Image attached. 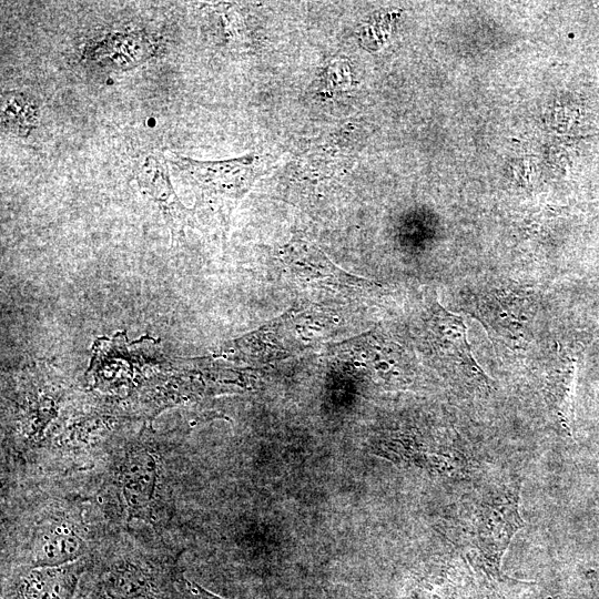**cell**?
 <instances>
[{
	"label": "cell",
	"mask_w": 599,
	"mask_h": 599,
	"mask_svg": "<svg viewBox=\"0 0 599 599\" xmlns=\"http://www.w3.org/2000/svg\"><path fill=\"white\" fill-rule=\"evenodd\" d=\"M83 575L85 599H172L180 578L167 551L118 534L101 537Z\"/></svg>",
	"instance_id": "1"
},
{
	"label": "cell",
	"mask_w": 599,
	"mask_h": 599,
	"mask_svg": "<svg viewBox=\"0 0 599 599\" xmlns=\"http://www.w3.org/2000/svg\"><path fill=\"white\" fill-rule=\"evenodd\" d=\"M106 479L99 496L110 520L141 521L156 532L169 518L166 458L155 444L139 440L106 458Z\"/></svg>",
	"instance_id": "2"
},
{
	"label": "cell",
	"mask_w": 599,
	"mask_h": 599,
	"mask_svg": "<svg viewBox=\"0 0 599 599\" xmlns=\"http://www.w3.org/2000/svg\"><path fill=\"white\" fill-rule=\"evenodd\" d=\"M84 514L79 502L54 499L26 517L18 549L22 569L59 567L89 557L102 536L91 530Z\"/></svg>",
	"instance_id": "3"
},
{
	"label": "cell",
	"mask_w": 599,
	"mask_h": 599,
	"mask_svg": "<svg viewBox=\"0 0 599 599\" xmlns=\"http://www.w3.org/2000/svg\"><path fill=\"white\" fill-rule=\"evenodd\" d=\"M519 489V483H511L487 494L473 519L471 532L480 566L494 579L502 580L500 559L515 532L524 526L518 512Z\"/></svg>",
	"instance_id": "4"
},
{
	"label": "cell",
	"mask_w": 599,
	"mask_h": 599,
	"mask_svg": "<svg viewBox=\"0 0 599 599\" xmlns=\"http://www.w3.org/2000/svg\"><path fill=\"white\" fill-rule=\"evenodd\" d=\"M333 358L349 374L387 385L406 383L404 351L378 333H367L332 347Z\"/></svg>",
	"instance_id": "5"
},
{
	"label": "cell",
	"mask_w": 599,
	"mask_h": 599,
	"mask_svg": "<svg viewBox=\"0 0 599 599\" xmlns=\"http://www.w3.org/2000/svg\"><path fill=\"white\" fill-rule=\"evenodd\" d=\"M280 258L301 284L341 295H361L378 287L336 266L314 243L293 238L280 250Z\"/></svg>",
	"instance_id": "6"
},
{
	"label": "cell",
	"mask_w": 599,
	"mask_h": 599,
	"mask_svg": "<svg viewBox=\"0 0 599 599\" xmlns=\"http://www.w3.org/2000/svg\"><path fill=\"white\" fill-rule=\"evenodd\" d=\"M170 162L202 189L230 197L244 195L263 169V159L255 154L223 161L174 155Z\"/></svg>",
	"instance_id": "7"
},
{
	"label": "cell",
	"mask_w": 599,
	"mask_h": 599,
	"mask_svg": "<svg viewBox=\"0 0 599 599\" xmlns=\"http://www.w3.org/2000/svg\"><path fill=\"white\" fill-rule=\"evenodd\" d=\"M427 328L430 342L441 359L466 377L487 383V376L471 355L466 325L460 316L433 300L428 307Z\"/></svg>",
	"instance_id": "8"
},
{
	"label": "cell",
	"mask_w": 599,
	"mask_h": 599,
	"mask_svg": "<svg viewBox=\"0 0 599 599\" xmlns=\"http://www.w3.org/2000/svg\"><path fill=\"white\" fill-rule=\"evenodd\" d=\"M87 558L59 567L22 569L11 599H75Z\"/></svg>",
	"instance_id": "9"
},
{
	"label": "cell",
	"mask_w": 599,
	"mask_h": 599,
	"mask_svg": "<svg viewBox=\"0 0 599 599\" xmlns=\"http://www.w3.org/2000/svg\"><path fill=\"white\" fill-rule=\"evenodd\" d=\"M521 288L502 287L490 292L483 306L488 323L510 341L521 342L530 321L531 304Z\"/></svg>",
	"instance_id": "10"
},
{
	"label": "cell",
	"mask_w": 599,
	"mask_h": 599,
	"mask_svg": "<svg viewBox=\"0 0 599 599\" xmlns=\"http://www.w3.org/2000/svg\"><path fill=\"white\" fill-rule=\"evenodd\" d=\"M135 179L140 190L159 204L169 221L174 224L183 219L184 207L174 192L162 158L156 154L144 156L138 165Z\"/></svg>",
	"instance_id": "11"
},
{
	"label": "cell",
	"mask_w": 599,
	"mask_h": 599,
	"mask_svg": "<svg viewBox=\"0 0 599 599\" xmlns=\"http://www.w3.org/2000/svg\"><path fill=\"white\" fill-rule=\"evenodd\" d=\"M576 367L572 359L565 358L549 373L544 395L549 409L559 423L569 429L571 399L575 385Z\"/></svg>",
	"instance_id": "12"
},
{
	"label": "cell",
	"mask_w": 599,
	"mask_h": 599,
	"mask_svg": "<svg viewBox=\"0 0 599 599\" xmlns=\"http://www.w3.org/2000/svg\"><path fill=\"white\" fill-rule=\"evenodd\" d=\"M38 102L23 92H6L2 97V126L18 135H29L38 125L40 112Z\"/></svg>",
	"instance_id": "13"
},
{
	"label": "cell",
	"mask_w": 599,
	"mask_h": 599,
	"mask_svg": "<svg viewBox=\"0 0 599 599\" xmlns=\"http://www.w3.org/2000/svg\"><path fill=\"white\" fill-rule=\"evenodd\" d=\"M177 587L184 599H224L182 576L179 578Z\"/></svg>",
	"instance_id": "14"
}]
</instances>
